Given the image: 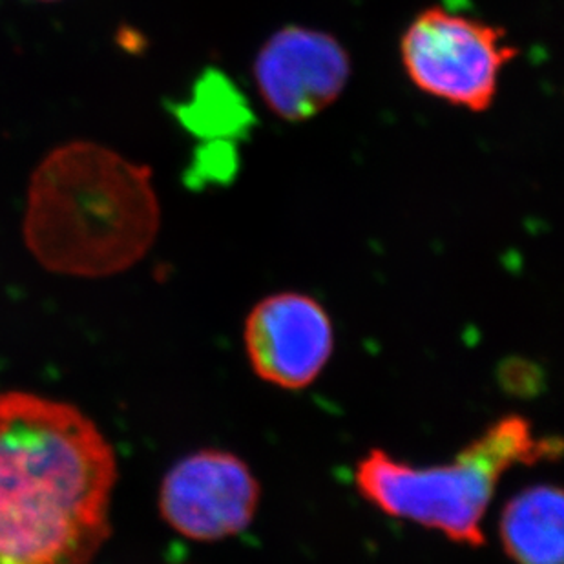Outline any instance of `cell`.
Wrapping results in <instances>:
<instances>
[{
  "mask_svg": "<svg viewBox=\"0 0 564 564\" xmlns=\"http://www.w3.org/2000/svg\"><path fill=\"white\" fill-rule=\"evenodd\" d=\"M116 455L74 405L0 394V564H91L110 533Z\"/></svg>",
  "mask_w": 564,
  "mask_h": 564,
  "instance_id": "cell-1",
  "label": "cell"
},
{
  "mask_svg": "<svg viewBox=\"0 0 564 564\" xmlns=\"http://www.w3.org/2000/svg\"><path fill=\"white\" fill-rule=\"evenodd\" d=\"M160 227L150 169L91 143L64 144L30 183L26 236L44 261L69 271L121 269Z\"/></svg>",
  "mask_w": 564,
  "mask_h": 564,
  "instance_id": "cell-2",
  "label": "cell"
},
{
  "mask_svg": "<svg viewBox=\"0 0 564 564\" xmlns=\"http://www.w3.org/2000/svg\"><path fill=\"white\" fill-rule=\"evenodd\" d=\"M560 453V438L538 437L528 419L506 415L453 460L430 468H416L375 447L358 460L355 485L383 516L480 549L486 544V513L502 477L516 466L554 460Z\"/></svg>",
  "mask_w": 564,
  "mask_h": 564,
  "instance_id": "cell-3",
  "label": "cell"
},
{
  "mask_svg": "<svg viewBox=\"0 0 564 564\" xmlns=\"http://www.w3.org/2000/svg\"><path fill=\"white\" fill-rule=\"evenodd\" d=\"M517 54L502 28L442 6L422 10L400 41L411 83L469 112H485L494 105L502 69Z\"/></svg>",
  "mask_w": 564,
  "mask_h": 564,
  "instance_id": "cell-4",
  "label": "cell"
},
{
  "mask_svg": "<svg viewBox=\"0 0 564 564\" xmlns=\"http://www.w3.org/2000/svg\"><path fill=\"white\" fill-rule=\"evenodd\" d=\"M260 499V480L246 460L224 449H202L166 474L160 511L183 538L218 543L251 527Z\"/></svg>",
  "mask_w": 564,
  "mask_h": 564,
  "instance_id": "cell-5",
  "label": "cell"
},
{
  "mask_svg": "<svg viewBox=\"0 0 564 564\" xmlns=\"http://www.w3.org/2000/svg\"><path fill=\"white\" fill-rule=\"evenodd\" d=\"M252 72L263 105L283 121L302 123L344 94L352 64L335 35L291 24L261 44Z\"/></svg>",
  "mask_w": 564,
  "mask_h": 564,
  "instance_id": "cell-6",
  "label": "cell"
},
{
  "mask_svg": "<svg viewBox=\"0 0 564 564\" xmlns=\"http://www.w3.org/2000/svg\"><path fill=\"white\" fill-rule=\"evenodd\" d=\"M243 346L256 377L274 388L300 391L324 373L335 351L329 313L310 294H269L247 314Z\"/></svg>",
  "mask_w": 564,
  "mask_h": 564,
  "instance_id": "cell-7",
  "label": "cell"
},
{
  "mask_svg": "<svg viewBox=\"0 0 564 564\" xmlns=\"http://www.w3.org/2000/svg\"><path fill=\"white\" fill-rule=\"evenodd\" d=\"M499 541L516 564H563V491L538 485L511 497L499 517Z\"/></svg>",
  "mask_w": 564,
  "mask_h": 564,
  "instance_id": "cell-8",
  "label": "cell"
},
{
  "mask_svg": "<svg viewBox=\"0 0 564 564\" xmlns=\"http://www.w3.org/2000/svg\"><path fill=\"white\" fill-rule=\"evenodd\" d=\"M194 101L183 107V123L197 133H224L240 128L247 110L241 97L221 75H208L197 83Z\"/></svg>",
  "mask_w": 564,
  "mask_h": 564,
  "instance_id": "cell-9",
  "label": "cell"
}]
</instances>
